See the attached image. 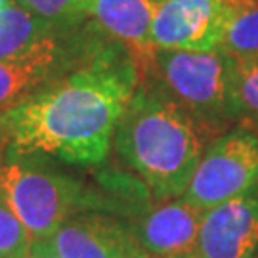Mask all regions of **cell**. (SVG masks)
<instances>
[{
	"label": "cell",
	"mask_w": 258,
	"mask_h": 258,
	"mask_svg": "<svg viewBox=\"0 0 258 258\" xmlns=\"http://www.w3.org/2000/svg\"><path fill=\"white\" fill-rule=\"evenodd\" d=\"M203 211L184 199H168L130 222L149 258H197Z\"/></svg>",
	"instance_id": "cell-9"
},
{
	"label": "cell",
	"mask_w": 258,
	"mask_h": 258,
	"mask_svg": "<svg viewBox=\"0 0 258 258\" xmlns=\"http://www.w3.org/2000/svg\"><path fill=\"white\" fill-rule=\"evenodd\" d=\"M6 149H8V140H6V134H4V128L0 126V161L6 155Z\"/></svg>",
	"instance_id": "cell-18"
},
{
	"label": "cell",
	"mask_w": 258,
	"mask_h": 258,
	"mask_svg": "<svg viewBox=\"0 0 258 258\" xmlns=\"http://www.w3.org/2000/svg\"><path fill=\"white\" fill-rule=\"evenodd\" d=\"M48 243L59 258H149L132 226L103 211L71 216Z\"/></svg>",
	"instance_id": "cell-7"
},
{
	"label": "cell",
	"mask_w": 258,
	"mask_h": 258,
	"mask_svg": "<svg viewBox=\"0 0 258 258\" xmlns=\"http://www.w3.org/2000/svg\"><path fill=\"white\" fill-rule=\"evenodd\" d=\"M8 2H10V0H0V10L6 8V6H8Z\"/></svg>",
	"instance_id": "cell-19"
},
{
	"label": "cell",
	"mask_w": 258,
	"mask_h": 258,
	"mask_svg": "<svg viewBox=\"0 0 258 258\" xmlns=\"http://www.w3.org/2000/svg\"><path fill=\"white\" fill-rule=\"evenodd\" d=\"M52 31L54 27L44 19L33 16L16 2H8L6 8L0 10V61L21 54L52 35Z\"/></svg>",
	"instance_id": "cell-12"
},
{
	"label": "cell",
	"mask_w": 258,
	"mask_h": 258,
	"mask_svg": "<svg viewBox=\"0 0 258 258\" xmlns=\"http://www.w3.org/2000/svg\"><path fill=\"white\" fill-rule=\"evenodd\" d=\"M19 258H59V256L54 252V249L50 247L48 241H35L31 245V249Z\"/></svg>",
	"instance_id": "cell-17"
},
{
	"label": "cell",
	"mask_w": 258,
	"mask_h": 258,
	"mask_svg": "<svg viewBox=\"0 0 258 258\" xmlns=\"http://www.w3.org/2000/svg\"><path fill=\"white\" fill-rule=\"evenodd\" d=\"M35 239L0 197V258L23 256Z\"/></svg>",
	"instance_id": "cell-16"
},
{
	"label": "cell",
	"mask_w": 258,
	"mask_h": 258,
	"mask_svg": "<svg viewBox=\"0 0 258 258\" xmlns=\"http://www.w3.org/2000/svg\"><path fill=\"white\" fill-rule=\"evenodd\" d=\"M0 197L35 241H48L71 216L103 207L71 176L0 161Z\"/></svg>",
	"instance_id": "cell-4"
},
{
	"label": "cell",
	"mask_w": 258,
	"mask_h": 258,
	"mask_svg": "<svg viewBox=\"0 0 258 258\" xmlns=\"http://www.w3.org/2000/svg\"><path fill=\"white\" fill-rule=\"evenodd\" d=\"M258 250V185L203 212L197 258H252Z\"/></svg>",
	"instance_id": "cell-8"
},
{
	"label": "cell",
	"mask_w": 258,
	"mask_h": 258,
	"mask_svg": "<svg viewBox=\"0 0 258 258\" xmlns=\"http://www.w3.org/2000/svg\"><path fill=\"white\" fill-rule=\"evenodd\" d=\"M136 86L126 50L94 48L67 77L0 115L6 155L46 153L71 165H100Z\"/></svg>",
	"instance_id": "cell-1"
},
{
	"label": "cell",
	"mask_w": 258,
	"mask_h": 258,
	"mask_svg": "<svg viewBox=\"0 0 258 258\" xmlns=\"http://www.w3.org/2000/svg\"><path fill=\"white\" fill-rule=\"evenodd\" d=\"M231 0H155L151 44L163 50H220Z\"/></svg>",
	"instance_id": "cell-6"
},
{
	"label": "cell",
	"mask_w": 258,
	"mask_h": 258,
	"mask_svg": "<svg viewBox=\"0 0 258 258\" xmlns=\"http://www.w3.org/2000/svg\"><path fill=\"white\" fill-rule=\"evenodd\" d=\"M166 100L187 113L199 128H216L233 120L231 57L222 50L189 52L155 48L146 69L138 75Z\"/></svg>",
	"instance_id": "cell-3"
},
{
	"label": "cell",
	"mask_w": 258,
	"mask_h": 258,
	"mask_svg": "<svg viewBox=\"0 0 258 258\" xmlns=\"http://www.w3.org/2000/svg\"><path fill=\"white\" fill-rule=\"evenodd\" d=\"M69 54L54 35H48L21 54L0 61V115L59 81L69 67Z\"/></svg>",
	"instance_id": "cell-10"
},
{
	"label": "cell",
	"mask_w": 258,
	"mask_h": 258,
	"mask_svg": "<svg viewBox=\"0 0 258 258\" xmlns=\"http://www.w3.org/2000/svg\"><path fill=\"white\" fill-rule=\"evenodd\" d=\"M115 148L157 201H168L184 195L203 157V138L187 113L140 84L117 122Z\"/></svg>",
	"instance_id": "cell-2"
},
{
	"label": "cell",
	"mask_w": 258,
	"mask_h": 258,
	"mask_svg": "<svg viewBox=\"0 0 258 258\" xmlns=\"http://www.w3.org/2000/svg\"><path fill=\"white\" fill-rule=\"evenodd\" d=\"M14 2L31 12L33 16L44 19L54 29H65L84 18V0H14Z\"/></svg>",
	"instance_id": "cell-15"
},
{
	"label": "cell",
	"mask_w": 258,
	"mask_h": 258,
	"mask_svg": "<svg viewBox=\"0 0 258 258\" xmlns=\"http://www.w3.org/2000/svg\"><path fill=\"white\" fill-rule=\"evenodd\" d=\"M220 50L231 57L258 55V0H231Z\"/></svg>",
	"instance_id": "cell-13"
},
{
	"label": "cell",
	"mask_w": 258,
	"mask_h": 258,
	"mask_svg": "<svg viewBox=\"0 0 258 258\" xmlns=\"http://www.w3.org/2000/svg\"><path fill=\"white\" fill-rule=\"evenodd\" d=\"M231 98L235 117L258 128V55L231 57Z\"/></svg>",
	"instance_id": "cell-14"
},
{
	"label": "cell",
	"mask_w": 258,
	"mask_h": 258,
	"mask_svg": "<svg viewBox=\"0 0 258 258\" xmlns=\"http://www.w3.org/2000/svg\"><path fill=\"white\" fill-rule=\"evenodd\" d=\"M83 16L128 52L138 75L146 69L155 52L151 44L155 0H84Z\"/></svg>",
	"instance_id": "cell-11"
},
{
	"label": "cell",
	"mask_w": 258,
	"mask_h": 258,
	"mask_svg": "<svg viewBox=\"0 0 258 258\" xmlns=\"http://www.w3.org/2000/svg\"><path fill=\"white\" fill-rule=\"evenodd\" d=\"M256 185L258 132L239 126L212 142L201 157L182 199L205 212Z\"/></svg>",
	"instance_id": "cell-5"
}]
</instances>
